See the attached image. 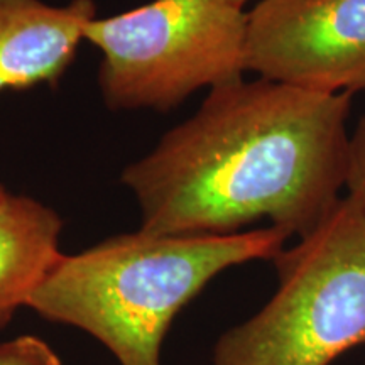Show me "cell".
<instances>
[{"instance_id": "cell-1", "label": "cell", "mask_w": 365, "mask_h": 365, "mask_svg": "<svg viewBox=\"0 0 365 365\" xmlns=\"http://www.w3.org/2000/svg\"><path fill=\"white\" fill-rule=\"evenodd\" d=\"M350 98L264 78L212 88L188 120L122 173L140 230L227 235L267 220L308 235L341 200Z\"/></svg>"}, {"instance_id": "cell-2", "label": "cell", "mask_w": 365, "mask_h": 365, "mask_svg": "<svg viewBox=\"0 0 365 365\" xmlns=\"http://www.w3.org/2000/svg\"><path fill=\"white\" fill-rule=\"evenodd\" d=\"M291 239L276 227L227 235H158L137 230L63 254L27 308L80 328L120 365H163L178 313L227 269L272 261Z\"/></svg>"}, {"instance_id": "cell-3", "label": "cell", "mask_w": 365, "mask_h": 365, "mask_svg": "<svg viewBox=\"0 0 365 365\" xmlns=\"http://www.w3.org/2000/svg\"><path fill=\"white\" fill-rule=\"evenodd\" d=\"M277 289L228 328L212 365H330L365 345V212L350 196L272 259Z\"/></svg>"}, {"instance_id": "cell-4", "label": "cell", "mask_w": 365, "mask_h": 365, "mask_svg": "<svg viewBox=\"0 0 365 365\" xmlns=\"http://www.w3.org/2000/svg\"><path fill=\"white\" fill-rule=\"evenodd\" d=\"M247 12L228 0H153L86 22L102 53L98 86L112 110L168 112L202 88L244 78Z\"/></svg>"}, {"instance_id": "cell-5", "label": "cell", "mask_w": 365, "mask_h": 365, "mask_svg": "<svg viewBox=\"0 0 365 365\" xmlns=\"http://www.w3.org/2000/svg\"><path fill=\"white\" fill-rule=\"evenodd\" d=\"M245 70L323 93L365 90V0H261L247 12Z\"/></svg>"}, {"instance_id": "cell-6", "label": "cell", "mask_w": 365, "mask_h": 365, "mask_svg": "<svg viewBox=\"0 0 365 365\" xmlns=\"http://www.w3.org/2000/svg\"><path fill=\"white\" fill-rule=\"evenodd\" d=\"M93 17L95 0H71L66 6L0 0V93L56 85Z\"/></svg>"}, {"instance_id": "cell-7", "label": "cell", "mask_w": 365, "mask_h": 365, "mask_svg": "<svg viewBox=\"0 0 365 365\" xmlns=\"http://www.w3.org/2000/svg\"><path fill=\"white\" fill-rule=\"evenodd\" d=\"M61 230L58 213L38 200L11 193L0 200V328L29 304L59 261Z\"/></svg>"}, {"instance_id": "cell-8", "label": "cell", "mask_w": 365, "mask_h": 365, "mask_svg": "<svg viewBox=\"0 0 365 365\" xmlns=\"http://www.w3.org/2000/svg\"><path fill=\"white\" fill-rule=\"evenodd\" d=\"M0 365H63L59 355L36 335L0 341Z\"/></svg>"}, {"instance_id": "cell-9", "label": "cell", "mask_w": 365, "mask_h": 365, "mask_svg": "<svg viewBox=\"0 0 365 365\" xmlns=\"http://www.w3.org/2000/svg\"><path fill=\"white\" fill-rule=\"evenodd\" d=\"M345 186L350 198L357 202L365 212V113L360 117L349 140Z\"/></svg>"}, {"instance_id": "cell-10", "label": "cell", "mask_w": 365, "mask_h": 365, "mask_svg": "<svg viewBox=\"0 0 365 365\" xmlns=\"http://www.w3.org/2000/svg\"><path fill=\"white\" fill-rule=\"evenodd\" d=\"M228 2L234 4V6H237V7H242V9H244V6H245V4L249 2V0H228Z\"/></svg>"}, {"instance_id": "cell-11", "label": "cell", "mask_w": 365, "mask_h": 365, "mask_svg": "<svg viewBox=\"0 0 365 365\" xmlns=\"http://www.w3.org/2000/svg\"><path fill=\"white\" fill-rule=\"evenodd\" d=\"M6 195H7V190L4 188V186H2V182H0V200H2L4 196H6Z\"/></svg>"}]
</instances>
